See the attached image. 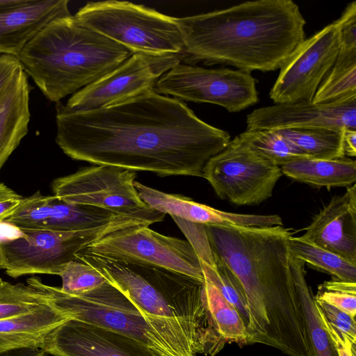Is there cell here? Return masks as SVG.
Segmentation results:
<instances>
[{"mask_svg":"<svg viewBox=\"0 0 356 356\" xmlns=\"http://www.w3.org/2000/svg\"><path fill=\"white\" fill-rule=\"evenodd\" d=\"M31 90L20 66L0 94V170L28 134Z\"/></svg>","mask_w":356,"mask_h":356,"instance_id":"44dd1931","label":"cell"},{"mask_svg":"<svg viewBox=\"0 0 356 356\" xmlns=\"http://www.w3.org/2000/svg\"><path fill=\"white\" fill-rule=\"evenodd\" d=\"M288 245L291 253L305 264H310L334 277L356 282V264L312 243L292 235L289 237Z\"/></svg>","mask_w":356,"mask_h":356,"instance_id":"83f0119b","label":"cell"},{"mask_svg":"<svg viewBox=\"0 0 356 356\" xmlns=\"http://www.w3.org/2000/svg\"><path fill=\"white\" fill-rule=\"evenodd\" d=\"M175 20L184 43L181 60L249 73L280 69L305 39L306 24L291 0L247 1Z\"/></svg>","mask_w":356,"mask_h":356,"instance_id":"3957f363","label":"cell"},{"mask_svg":"<svg viewBox=\"0 0 356 356\" xmlns=\"http://www.w3.org/2000/svg\"><path fill=\"white\" fill-rule=\"evenodd\" d=\"M247 130L326 127L356 130V97L328 104L298 102L261 107L248 114Z\"/></svg>","mask_w":356,"mask_h":356,"instance_id":"2e32d148","label":"cell"},{"mask_svg":"<svg viewBox=\"0 0 356 356\" xmlns=\"http://www.w3.org/2000/svg\"><path fill=\"white\" fill-rule=\"evenodd\" d=\"M72 319L65 310L48 304L16 316L0 320V353L22 348L42 349L48 335Z\"/></svg>","mask_w":356,"mask_h":356,"instance_id":"7402d4cb","label":"cell"},{"mask_svg":"<svg viewBox=\"0 0 356 356\" xmlns=\"http://www.w3.org/2000/svg\"><path fill=\"white\" fill-rule=\"evenodd\" d=\"M133 54L71 15L49 22L17 58L46 99L56 103L108 74Z\"/></svg>","mask_w":356,"mask_h":356,"instance_id":"5b68a950","label":"cell"},{"mask_svg":"<svg viewBox=\"0 0 356 356\" xmlns=\"http://www.w3.org/2000/svg\"><path fill=\"white\" fill-rule=\"evenodd\" d=\"M318 314L336 355L356 356V344L345 334L334 328L319 313Z\"/></svg>","mask_w":356,"mask_h":356,"instance_id":"e575fe53","label":"cell"},{"mask_svg":"<svg viewBox=\"0 0 356 356\" xmlns=\"http://www.w3.org/2000/svg\"><path fill=\"white\" fill-rule=\"evenodd\" d=\"M68 0H0V54L16 56L54 19L71 15Z\"/></svg>","mask_w":356,"mask_h":356,"instance_id":"ac0fdd59","label":"cell"},{"mask_svg":"<svg viewBox=\"0 0 356 356\" xmlns=\"http://www.w3.org/2000/svg\"><path fill=\"white\" fill-rule=\"evenodd\" d=\"M136 177L134 171L95 165L58 177L51 187L54 195L67 203L104 209L148 226L163 221L165 214L150 208L139 196Z\"/></svg>","mask_w":356,"mask_h":356,"instance_id":"9c48e42d","label":"cell"},{"mask_svg":"<svg viewBox=\"0 0 356 356\" xmlns=\"http://www.w3.org/2000/svg\"><path fill=\"white\" fill-rule=\"evenodd\" d=\"M47 355L40 348H22L0 353V356H47Z\"/></svg>","mask_w":356,"mask_h":356,"instance_id":"f35d334b","label":"cell"},{"mask_svg":"<svg viewBox=\"0 0 356 356\" xmlns=\"http://www.w3.org/2000/svg\"><path fill=\"white\" fill-rule=\"evenodd\" d=\"M204 299L211 321L225 341L235 343L238 346L248 345L246 325L243 318L219 290L205 277Z\"/></svg>","mask_w":356,"mask_h":356,"instance_id":"484cf974","label":"cell"},{"mask_svg":"<svg viewBox=\"0 0 356 356\" xmlns=\"http://www.w3.org/2000/svg\"><path fill=\"white\" fill-rule=\"evenodd\" d=\"M49 302L41 291L28 284H12L0 278V320L30 312Z\"/></svg>","mask_w":356,"mask_h":356,"instance_id":"4dcf8cb0","label":"cell"},{"mask_svg":"<svg viewBox=\"0 0 356 356\" xmlns=\"http://www.w3.org/2000/svg\"><path fill=\"white\" fill-rule=\"evenodd\" d=\"M204 226L211 253L231 269L244 291L248 345H266L289 356H315L291 270L289 229Z\"/></svg>","mask_w":356,"mask_h":356,"instance_id":"7a4b0ae2","label":"cell"},{"mask_svg":"<svg viewBox=\"0 0 356 356\" xmlns=\"http://www.w3.org/2000/svg\"><path fill=\"white\" fill-rule=\"evenodd\" d=\"M280 168L285 176L318 187H349L356 181V161L347 156L334 159H299Z\"/></svg>","mask_w":356,"mask_h":356,"instance_id":"cb8c5ba5","label":"cell"},{"mask_svg":"<svg viewBox=\"0 0 356 356\" xmlns=\"http://www.w3.org/2000/svg\"><path fill=\"white\" fill-rule=\"evenodd\" d=\"M82 25L134 53L181 55L184 43L175 17L128 1L89 2L74 15Z\"/></svg>","mask_w":356,"mask_h":356,"instance_id":"52a82bcc","label":"cell"},{"mask_svg":"<svg viewBox=\"0 0 356 356\" xmlns=\"http://www.w3.org/2000/svg\"><path fill=\"white\" fill-rule=\"evenodd\" d=\"M154 90L179 100L210 103L238 112L257 103L256 80L249 72L176 65L156 81Z\"/></svg>","mask_w":356,"mask_h":356,"instance_id":"7c38bea8","label":"cell"},{"mask_svg":"<svg viewBox=\"0 0 356 356\" xmlns=\"http://www.w3.org/2000/svg\"><path fill=\"white\" fill-rule=\"evenodd\" d=\"M277 131L307 158L334 159L345 156L344 130L314 127Z\"/></svg>","mask_w":356,"mask_h":356,"instance_id":"d4e9b609","label":"cell"},{"mask_svg":"<svg viewBox=\"0 0 356 356\" xmlns=\"http://www.w3.org/2000/svg\"><path fill=\"white\" fill-rule=\"evenodd\" d=\"M42 350L53 356H156L131 338L74 319L54 330Z\"/></svg>","mask_w":356,"mask_h":356,"instance_id":"e0dca14e","label":"cell"},{"mask_svg":"<svg viewBox=\"0 0 356 356\" xmlns=\"http://www.w3.org/2000/svg\"><path fill=\"white\" fill-rule=\"evenodd\" d=\"M115 223L77 232L19 229L15 237L0 238V268L10 277L47 274L60 275L83 248L105 235L125 227Z\"/></svg>","mask_w":356,"mask_h":356,"instance_id":"ba28073f","label":"cell"},{"mask_svg":"<svg viewBox=\"0 0 356 356\" xmlns=\"http://www.w3.org/2000/svg\"><path fill=\"white\" fill-rule=\"evenodd\" d=\"M20 66L16 56L0 54V94Z\"/></svg>","mask_w":356,"mask_h":356,"instance_id":"8d00e7d4","label":"cell"},{"mask_svg":"<svg viewBox=\"0 0 356 356\" xmlns=\"http://www.w3.org/2000/svg\"><path fill=\"white\" fill-rule=\"evenodd\" d=\"M211 254L213 261L210 264L200 259L204 277L237 309L246 325L247 330L249 315L243 287L231 269L218 257L212 253Z\"/></svg>","mask_w":356,"mask_h":356,"instance_id":"f546056e","label":"cell"},{"mask_svg":"<svg viewBox=\"0 0 356 356\" xmlns=\"http://www.w3.org/2000/svg\"><path fill=\"white\" fill-rule=\"evenodd\" d=\"M23 197L0 183V223L4 222L20 204Z\"/></svg>","mask_w":356,"mask_h":356,"instance_id":"d590c367","label":"cell"},{"mask_svg":"<svg viewBox=\"0 0 356 356\" xmlns=\"http://www.w3.org/2000/svg\"><path fill=\"white\" fill-rule=\"evenodd\" d=\"M282 175L237 136L206 163L202 177L221 199L239 206L259 204L273 193Z\"/></svg>","mask_w":356,"mask_h":356,"instance_id":"30bf717a","label":"cell"},{"mask_svg":"<svg viewBox=\"0 0 356 356\" xmlns=\"http://www.w3.org/2000/svg\"><path fill=\"white\" fill-rule=\"evenodd\" d=\"M314 298L333 305L355 318L356 282L334 277L319 285Z\"/></svg>","mask_w":356,"mask_h":356,"instance_id":"d6a6232c","label":"cell"},{"mask_svg":"<svg viewBox=\"0 0 356 356\" xmlns=\"http://www.w3.org/2000/svg\"><path fill=\"white\" fill-rule=\"evenodd\" d=\"M340 44L338 19L304 39L280 68L269 94L273 102L276 104L312 102L337 59Z\"/></svg>","mask_w":356,"mask_h":356,"instance_id":"5bb4252c","label":"cell"},{"mask_svg":"<svg viewBox=\"0 0 356 356\" xmlns=\"http://www.w3.org/2000/svg\"><path fill=\"white\" fill-rule=\"evenodd\" d=\"M343 152L344 156L347 157L356 156V130H344Z\"/></svg>","mask_w":356,"mask_h":356,"instance_id":"74e56055","label":"cell"},{"mask_svg":"<svg viewBox=\"0 0 356 356\" xmlns=\"http://www.w3.org/2000/svg\"><path fill=\"white\" fill-rule=\"evenodd\" d=\"M314 303L318 312L334 328L345 334L356 344L355 318L323 301L314 299Z\"/></svg>","mask_w":356,"mask_h":356,"instance_id":"836d02e7","label":"cell"},{"mask_svg":"<svg viewBox=\"0 0 356 356\" xmlns=\"http://www.w3.org/2000/svg\"><path fill=\"white\" fill-rule=\"evenodd\" d=\"M176 54L134 53L126 61L94 83L74 93L56 107L68 113L109 107L154 90L158 79L181 63Z\"/></svg>","mask_w":356,"mask_h":356,"instance_id":"4fadbf2b","label":"cell"},{"mask_svg":"<svg viewBox=\"0 0 356 356\" xmlns=\"http://www.w3.org/2000/svg\"><path fill=\"white\" fill-rule=\"evenodd\" d=\"M56 144L74 160L159 176L202 177L208 161L230 141L228 132L184 102L154 90L92 111L56 107Z\"/></svg>","mask_w":356,"mask_h":356,"instance_id":"6da1fadb","label":"cell"},{"mask_svg":"<svg viewBox=\"0 0 356 356\" xmlns=\"http://www.w3.org/2000/svg\"><path fill=\"white\" fill-rule=\"evenodd\" d=\"M59 276L62 280L61 291L72 295L90 291L106 281L95 268L76 259L68 263Z\"/></svg>","mask_w":356,"mask_h":356,"instance_id":"1f68e13d","label":"cell"},{"mask_svg":"<svg viewBox=\"0 0 356 356\" xmlns=\"http://www.w3.org/2000/svg\"><path fill=\"white\" fill-rule=\"evenodd\" d=\"M300 238L356 264L355 184L333 197Z\"/></svg>","mask_w":356,"mask_h":356,"instance_id":"d6986e66","label":"cell"},{"mask_svg":"<svg viewBox=\"0 0 356 356\" xmlns=\"http://www.w3.org/2000/svg\"><path fill=\"white\" fill-rule=\"evenodd\" d=\"M82 251L119 260L154 266L204 280L200 258L187 240L135 225L113 231Z\"/></svg>","mask_w":356,"mask_h":356,"instance_id":"8fae6325","label":"cell"},{"mask_svg":"<svg viewBox=\"0 0 356 356\" xmlns=\"http://www.w3.org/2000/svg\"><path fill=\"white\" fill-rule=\"evenodd\" d=\"M134 186L140 198L150 208L189 222L245 227H259L263 223L261 215L220 211L181 195L162 192L137 181H134Z\"/></svg>","mask_w":356,"mask_h":356,"instance_id":"ffe728a7","label":"cell"},{"mask_svg":"<svg viewBox=\"0 0 356 356\" xmlns=\"http://www.w3.org/2000/svg\"><path fill=\"white\" fill-rule=\"evenodd\" d=\"M75 259L95 268L150 315L186 321L221 337L204 299V280L166 268L80 250Z\"/></svg>","mask_w":356,"mask_h":356,"instance_id":"8992f818","label":"cell"},{"mask_svg":"<svg viewBox=\"0 0 356 356\" xmlns=\"http://www.w3.org/2000/svg\"><path fill=\"white\" fill-rule=\"evenodd\" d=\"M4 222L18 230L58 232L84 231L115 223L147 225L104 209L67 203L54 195H43L40 191L23 197L16 210Z\"/></svg>","mask_w":356,"mask_h":356,"instance_id":"9a60e30c","label":"cell"},{"mask_svg":"<svg viewBox=\"0 0 356 356\" xmlns=\"http://www.w3.org/2000/svg\"><path fill=\"white\" fill-rule=\"evenodd\" d=\"M238 136L259 155L279 167L307 158L277 130L246 129Z\"/></svg>","mask_w":356,"mask_h":356,"instance_id":"f1b7e54d","label":"cell"},{"mask_svg":"<svg viewBox=\"0 0 356 356\" xmlns=\"http://www.w3.org/2000/svg\"><path fill=\"white\" fill-rule=\"evenodd\" d=\"M26 283L43 293L72 319L120 333L140 343L156 356H214L225 342L200 327L149 314L114 285L105 281L87 293L72 295L37 277Z\"/></svg>","mask_w":356,"mask_h":356,"instance_id":"277c9868","label":"cell"},{"mask_svg":"<svg viewBox=\"0 0 356 356\" xmlns=\"http://www.w3.org/2000/svg\"><path fill=\"white\" fill-rule=\"evenodd\" d=\"M337 59L318 86L313 104H328L356 97V31H341Z\"/></svg>","mask_w":356,"mask_h":356,"instance_id":"603a6c76","label":"cell"},{"mask_svg":"<svg viewBox=\"0 0 356 356\" xmlns=\"http://www.w3.org/2000/svg\"><path fill=\"white\" fill-rule=\"evenodd\" d=\"M291 266L302 302L310 341L315 356H337L322 324L314 296L306 280L305 263L291 253Z\"/></svg>","mask_w":356,"mask_h":356,"instance_id":"4316f807","label":"cell"}]
</instances>
